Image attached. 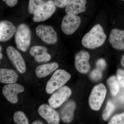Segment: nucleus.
<instances>
[{"label": "nucleus", "instance_id": "b1692460", "mask_svg": "<svg viewBox=\"0 0 124 124\" xmlns=\"http://www.w3.org/2000/svg\"><path fill=\"white\" fill-rule=\"evenodd\" d=\"M108 124H124V112L119 115H116L111 119Z\"/></svg>", "mask_w": 124, "mask_h": 124}, {"label": "nucleus", "instance_id": "2f4dec72", "mask_svg": "<svg viewBox=\"0 0 124 124\" xmlns=\"http://www.w3.org/2000/svg\"><path fill=\"white\" fill-rule=\"evenodd\" d=\"M0 59H1L2 58V54L0 53Z\"/></svg>", "mask_w": 124, "mask_h": 124}, {"label": "nucleus", "instance_id": "f8f14e48", "mask_svg": "<svg viewBox=\"0 0 124 124\" xmlns=\"http://www.w3.org/2000/svg\"><path fill=\"white\" fill-rule=\"evenodd\" d=\"M89 54L87 51L82 50L78 53L75 57V66L78 72L83 74L88 73L90 69L89 63Z\"/></svg>", "mask_w": 124, "mask_h": 124}, {"label": "nucleus", "instance_id": "20e7f679", "mask_svg": "<svg viewBox=\"0 0 124 124\" xmlns=\"http://www.w3.org/2000/svg\"><path fill=\"white\" fill-rule=\"evenodd\" d=\"M107 91L106 87L102 84L93 88L89 99V105L92 110L98 111L100 109L106 97Z\"/></svg>", "mask_w": 124, "mask_h": 124}, {"label": "nucleus", "instance_id": "6ab92c4d", "mask_svg": "<svg viewBox=\"0 0 124 124\" xmlns=\"http://www.w3.org/2000/svg\"><path fill=\"white\" fill-rule=\"evenodd\" d=\"M58 67V64L56 62L40 65L36 68V75L39 78L45 77L57 69Z\"/></svg>", "mask_w": 124, "mask_h": 124}, {"label": "nucleus", "instance_id": "7ed1b4c3", "mask_svg": "<svg viewBox=\"0 0 124 124\" xmlns=\"http://www.w3.org/2000/svg\"><path fill=\"white\" fill-rule=\"evenodd\" d=\"M31 40V32L27 25L22 23L18 26L15 33V42L18 49L23 52L27 51Z\"/></svg>", "mask_w": 124, "mask_h": 124}, {"label": "nucleus", "instance_id": "9d476101", "mask_svg": "<svg viewBox=\"0 0 124 124\" xmlns=\"http://www.w3.org/2000/svg\"><path fill=\"white\" fill-rule=\"evenodd\" d=\"M24 91L23 86L16 83L9 84L3 87V95L9 102L15 104L18 101L17 94Z\"/></svg>", "mask_w": 124, "mask_h": 124}, {"label": "nucleus", "instance_id": "393cba45", "mask_svg": "<svg viewBox=\"0 0 124 124\" xmlns=\"http://www.w3.org/2000/svg\"><path fill=\"white\" fill-rule=\"evenodd\" d=\"M90 76V78L93 80H99L102 77V71L97 68L91 72Z\"/></svg>", "mask_w": 124, "mask_h": 124}, {"label": "nucleus", "instance_id": "f257e3e1", "mask_svg": "<svg viewBox=\"0 0 124 124\" xmlns=\"http://www.w3.org/2000/svg\"><path fill=\"white\" fill-rule=\"evenodd\" d=\"M107 36L103 28L98 24L92 28L82 38L81 43L87 48L94 49L100 47L104 44Z\"/></svg>", "mask_w": 124, "mask_h": 124}, {"label": "nucleus", "instance_id": "c756f323", "mask_svg": "<svg viewBox=\"0 0 124 124\" xmlns=\"http://www.w3.org/2000/svg\"><path fill=\"white\" fill-rule=\"evenodd\" d=\"M121 63L122 66L124 68V54L122 55L121 60Z\"/></svg>", "mask_w": 124, "mask_h": 124}, {"label": "nucleus", "instance_id": "cd10ccee", "mask_svg": "<svg viewBox=\"0 0 124 124\" xmlns=\"http://www.w3.org/2000/svg\"><path fill=\"white\" fill-rule=\"evenodd\" d=\"M117 79L120 84L123 85L124 83V70L119 69L117 72Z\"/></svg>", "mask_w": 124, "mask_h": 124}, {"label": "nucleus", "instance_id": "5701e85b", "mask_svg": "<svg viewBox=\"0 0 124 124\" xmlns=\"http://www.w3.org/2000/svg\"><path fill=\"white\" fill-rule=\"evenodd\" d=\"M115 108V106L111 102L108 101V102L106 107L102 115L103 119L104 121H106L108 119L112 113H113Z\"/></svg>", "mask_w": 124, "mask_h": 124}, {"label": "nucleus", "instance_id": "c85d7f7f", "mask_svg": "<svg viewBox=\"0 0 124 124\" xmlns=\"http://www.w3.org/2000/svg\"><path fill=\"white\" fill-rule=\"evenodd\" d=\"M9 7H13L17 3L18 0H2Z\"/></svg>", "mask_w": 124, "mask_h": 124}, {"label": "nucleus", "instance_id": "1a4fd4ad", "mask_svg": "<svg viewBox=\"0 0 124 124\" xmlns=\"http://www.w3.org/2000/svg\"><path fill=\"white\" fill-rule=\"evenodd\" d=\"M6 53L9 60L17 70L20 73H24L26 71V64L21 54L11 46L7 47Z\"/></svg>", "mask_w": 124, "mask_h": 124}, {"label": "nucleus", "instance_id": "39448f33", "mask_svg": "<svg viewBox=\"0 0 124 124\" xmlns=\"http://www.w3.org/2000/svg\"><path fill=\"white\" fill-rule=\"evenodd\" d=\"M71 94V90L68 86L61 87L49 98V104L53 108H58L68 99Z\"/></svg>", "mask_w": 124, "mask_h": 124}, {"label": "nucleus", "instance_id": "7c9ffc66", "mask_svg": "<svg viewBox=\"0 0 124 124\" xmlns=\"http://www.w3.org/2000/svg\"><path fill=\"white\" fill-rule=\"evenodd\" d=\"M32 124H44L43 122H41V121H40L39 120H36L35 121H34L32 123Z\"/></svg>", "mask_w": 124, "mask_h": 124}, {"label": "nucleus", "instance_id": "0eeeda50", "mask_svg": "<svg viewBox=\"0 0 124 124\" xmlns=\"http://www.w3.org/2000/svg\"><path fill=\"white\" fill-rule=\"evenodd\" d=\"M56 6L53 0L47 1L34 14L32 19L36 22H43L50 18L56 10Z\"/></svg>", "mask_w": 124, "mask_h": 124}, {"label": "nucleus", "instance_id": "bb28decb", "mask_svg": "<svg viewBox=\"0 0 124 124\" xmlns=\"http://www.w3.org/2000/svg\"><path fill=\"white\" fill-rule=\"evenodd\" d=\"M96 64L97 68L102 71L106 67V63L103 59L101 58L98 59L96 62Z\"/></svg>", "mask_w": 124, "mask_h": 124}, {"label": "nucleus", "instance_id": "a211bd4d", "mask_svg": "<svg viewBox=\"0 0 124 124\" xmlns=\"http://www.w3.org/2000/svg\"><path fill=\"white\" fill-rule=\"evenodd\" d=\"M18 76L13 70L1 68L0 69V82L3 84H10L17 81Z\"/></svg>", "mask_w": 124, "mask_h": 124}, {"label": "nucleus", "instance_id": "4be33fe9", "mask_svg": "<svg viewBox=\"0 0 124 124\" xmlns=\"http://www.w3.org/2000/svg\"><path fill=\"white\" fill-rule=\"evenodd\" d=\"M14 120L16 124H28V119L23 112L18 111L14 113Z\"/></svg>", "mask_w": 124, "mask_h": 124}, {"label": "nucleus", "instance_id": "473e14b6", "mask_svg": "<svg viewBox=\"0 0 124 124\" xmlns=\"http://www.w3.org/2000/svg\"><path fill=\"white\" fill-rule=\"evenodd\" d=\"M123 86H124V84H123Z\"/></svg>", "mask_w": 124, "mask_h": 124}, {"label": "nucleus", "instance_id": "dca6fc26", "mask_svg": "<svg viewBox=\"0 0 124 124\" xmlns=\"http://www.w3.org/2000/svg\"><path fill=\"white\" fill-rule=\"evenodd\" d=\"M47 51V49L46 47L35 46L31 48L29 53L36 62H48L51 59V56Z\"/></svg>", "mask_w": 124, "mask_h": 124}, {"label": "nucleus", "instance_id": "f03ea898", "mask_svg": "<svg viewBox=\"0 0 124 124\" xmlns=\"http://www.w3.org/2000/svg\"><path fill=\"white\" fill-rule=\"evenodd\" d=\"M71 78L70 73L62 69L55 71L46 84V91L50 94L60 88L66 83Z\"/></svg>", "mask_w": 124, "mask_h": 124}, {"label": "nucleus", "instance_id": "a878e982", "mask_svg": "<svg viewBox=\"0 0 124 124\" xmlns=\"http://www.w3.org/2000/svg\"><path fill=\"white\" fill-rule=\"evenodd\" d=\"M72 0H54L55 6L59 8H62L67 5Z\"/></svg>", "mask_w": 124, "mask_h": 124}, {"label": "nucleus", "instance_id": "aec40b11", "mask_svg": "<svg viewBox=\"0 0 124 124\" xmlns=\"http://www.w3.org/2000/svg\"><path fill=\"white\" fill-rule=\"evenodd\" d=\"M46 2V0H29L28 12L31 14H34Z\"/></svg>", "mask_w": 124, "mask_h": 124}, {"label": "nucleus", "instance_id": "412c9836", "mask_svg": "<svg viewBox=\"0 0 124 124\" xmlns=\"http://www.w3.org/2000/svg\"><path fill=\"white\" fill-rule=\"evenodd\" d=\"M107 83L110 87L112 95H117L119 90V82L115 76L111 77L107 80Z\"/></svg>", "mask_w": 124, "mask_h": 124}, {"label": "nucleus", "instance_id": "423d86ee", "mask_svg": "<svg viewBox=\"0 0 124 124\" xmlns=\"http://www.w3.org/2000/svg\"><path fill=\"white\" fill-rule=\"evenodd\" d=\"M36 32L42 41L48 44H54L57 41V33L51 26L39 25L36 28Z\"/></svg>", "mask_w": 124, "mask_h": 124}, {"label": "nucleus", "instance_id": "f3484780", "mask_svg": "<svg viewBox=\"0 0 124 124\" xmlns=\"http://www.w3.org/2000/svg\"><path fill=\"white\" fill-rule=\"evenodd\" d=\"M86 0H72L67 6L65 11L67 15H76L86 11Z\"/></svg>", "mask_w": 124, "mask_h": 124}, {"label": "nucleus", "instance_id": "4468645a", "mask_svg": "<svg viewBox=\"0 0 124 124\" xmlns=\"http://www.w3.org/2000/svg\"><path fill=\"white\" fill-rule=\"evenodd\" d=\"M17 28L11 22L4 20L0 23V41L5 42L10 39L16 32Z\"/></svg>", "mask_w": 124, "mask_h": 124}, {"label": "nucleus", "instance_id": "6e6552de", "mask_svg": "<svg viewBox=\"0 0 124 124\" xmlns=\"http://www.w3.org/2000/svg\"><path fill=\"white\" fill-rule=\"evenodd\" d=\"M81 23V19L79 16L67 14L63 19L61 29L64 34L70 35L79 28Z\"/></svg>", "mask_w": 124, "mask_h": 124}, {"label": "nucleus", "instance_id": "9b49d317", "mask_svg": "<svg viewBox=\"0 0 124 124\" xmlns=\"http://www.w3.org/2000/svg\"><path fill=\"white\" fill-rule=\"evenodd\" d=\"M38 112L48 124H59L60 120L58 114L50 105L46 104L41 105L38 108Z\"/></svg>", "mask_w": 124, "mask_h": 124}, {"label": "nucleus", "instance_id": "72a5a7b5", "mask_svg": "<svg viewBox=\"0 0 124 124\" xmlns=\"http://www.w3.org/2000/svg\"><path fill=\"white\" fill-rule=\"evenodd\" d=\"M121 0L124 1V0Z\"/></svg>", "mask_w": 124, "mask_h": 124}, {"label": "nucleus", "instance_id": "ddd939ff", "mask_svg": "<svg viewBox=\"0 0 124 124\" xmlns=\"http://www.w3.org/2000/svg\"><path fill=\"white\" fill-rule=\"evenodd\" d=\"M109 43L116 49L124 50V30L115 28L111 31L109 37Z\"/></svg>", "mask_w": 124, "mask_h": 124}, {"label": "nucleus", "instance_id": "2eb2a0df", "mask_svg": "<svg viewBox=\"0 0 124 124\" xmlns=\"http://www.w3.org/2000/svg\"><path fill=\"white\" fill-rule=\"evenodd\" d=\"M76 104L74 101L67 102L60 111L61 120L64 123H70L73 120L74 112L76 108Z\"/></svg>", "mask_w": 124, "mask_h": 124}]
</instances>
